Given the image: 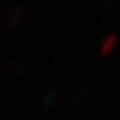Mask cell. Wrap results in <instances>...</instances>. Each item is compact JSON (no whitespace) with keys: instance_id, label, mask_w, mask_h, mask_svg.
I'll list each match as a JSON object with an SVG mask.
<instances>
[{"instance_id":"1","label":"cell","mask_w":120,"mask_h":120,"mask_svg":"<svg viewBox=\"0 0 120 120\" xmlns=\"http://www.w3.org/2000/svg\"><path fill=\"white\" fill-rule=\"evenodd\" d=\"M116 43H118V33H109L105 39L101 41V54H107V52H110L112 49L116 47Z\"/></svg>"},{"instance_id":"2","label":"cell","mask_w":120,"mask_h":120,"mask_svg":"<svg viewBox=\"0 0 120 120\" xmlns=\"http://www.w3.org/2000/svg\"><path fill=\"white\" fill-rule=\"evenodd\" d=\"M107 99H109V93H107V91H103V93L99 95V99H97V103H95V109H101Z\"/></svg>"}]
</instances>
